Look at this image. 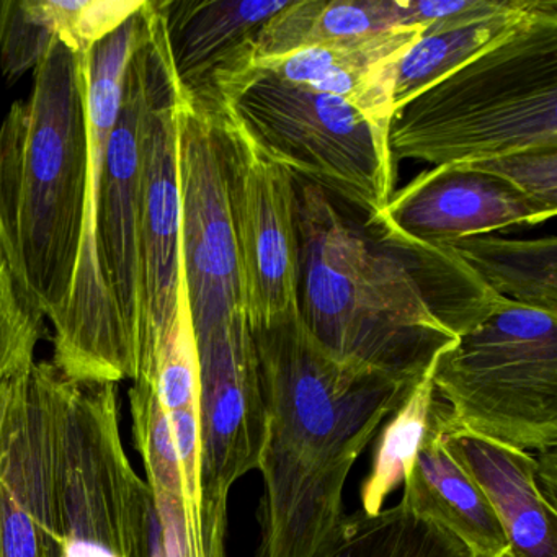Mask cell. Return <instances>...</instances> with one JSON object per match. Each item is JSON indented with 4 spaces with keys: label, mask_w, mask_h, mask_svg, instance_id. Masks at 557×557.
Returning a JSON list of instances; mask_svg holds the SVG:
<instances>
[{
    "label": "cell",
    "mask_w": 557,
    "mask_h": 557,
    "mask_svg": "<svg viewBox=\"0 0 557 557\" xmlns=\"http://www.w3.org/2000/svg\"><path fill=\"white\" fill-rule=\"evenodd\" d=\"M223 109L231 110L296 181L321 188L367 220L394 194L387 128L342 97L250 67L227 89Z\"/></svg>",
    "instance_id": "cell-7"
},
{
    "label": "cell",
    "mask_w": 557,
    "mask_h": 557,
    "mask_svg": "<svg viewBox=\"0 0 557 557\" xmlns=\"http://www.w3.org/2000/svg\"><path fill=\"white\" fill-rule=\"evenodd\" d=\"M44 315L25 302L4 263L0 262V383L35 361L44 334Z\"/></svg>",
    "instance_id": "cell-25"
},
{
    "label": "cell",
    "mask_w": 557,
    "mask_h": 557,
    "mask_svg": "<svg viewBox=\"0 0 557 557\" xmlns=\"http://www.w3.org/2000/svg\"><path fill=\"white\" fill-rule=\"evenodd\" d=\"M249 331L267 409L253 557H324L355 461L417 383L332 357L299 311Z\"/></svg>",
    "instance_id": "cell-1"
},
{
    "label": "cell",
    "mask_w": 557,
    "mask_h": 557,
    "mask_svg": "<svg viewBox=\"0 0 557 557\" xmlns=\"http://www.w3.org/2000/svg\"><path fill=\"white\" fill-rule=\"evenodd\" d=\"M139 50L145 67L139 191L138 376L171 331L182 289L178 92L159 0L143 5ZM136 376V377H138Z\"/></svg>",
    "instance_id": "cell-9"
},
{
    "label": "cell",
    "mask_w": 557,
    "mask_h": 557,
    "mask_svg": "<svg viewBox=\"0 0 557 557\" xmlns=\"http://www.w3.org/2000/svg\"><path fill=\"white\" fill-rule=\"evenodd\" d=\"M466 165L505 182L536 203L557 210V148L531 149Z\"/></svg>",
    "instance_id": "cell-26"
},
{
    "label": "cell",
    "mask_w": 557,
    "mask_h": 557,
    "mask_svg": "<svg viewBox=\"0 0 557 557\" xmlns=\"http://www.w3.org/2000/svg\"><path fill=\"white\" fill-rule=\"evenodd\" d=\"M289 0H159L182 102L223 110L227 89L256 63L267 22Z\"/></svg>",
    "instance_id": "cell-15"
},
{
    "label": "cell",
    "mask_w": 557,
    "mask_h": 557,
    "mask_svg": "<svg viewBox=\"0 0 557 557\" xmlns=\"http://www.w3.org/2000/svg\"><path fill=\"white\" fill-rule=\"evenodd\" d=\"M61 373L32 361L0 383V557H58L57 491Z\"/></svg>",
    "instance_id": "cell-11"
},
{
    "label": "cell",
    "mask_w": 557,
    "mask_h": 557,
    "mask_svg": "<svg viewBox=\"0 0 557 557\" xmlns=\"http://www.w3.org/2000/svg\"><path fill=\"white\" fill-rule=\"evenodd\" d=\"M556 213L498 178L466 164H448L422 172L391 195L363 226L384 243L440 246L508 227L536 226Z\"/></svg>",
    "instance_id": "cell-14"
},
{
    "label": "cell",
    "mask_w": 557,
    "mask_h": 557,
    "mask_svg": "<svg viewBox=\"0 0 557 557\" xmlns=\"http://www.w3.org/2000/svg\"><path fill=\"white\" fill-rule=\"evenodd\" d=\"M132 557H164L161 523H159L158 511H156L154 498H151V504L139 523Z\"/></svg>",
    "instance_id": "cell-27"
},
{
    "label": "cell",
    "mask_w": 557,
    "mask_h": 557,
    "mask_svg": "<svg viewBox=\"0 0 557 557\" xmlns=\"http://www.w3.org/2000/svg\"><path fill=\"white\" fill-rule=\"evenodd\" d=\"M409 27L403 0H289L260 32L256 61Z\"/></svg>",
    "instance_id": "cell-20"
},
{
    "label": "cell",
    "mask_w": 557,
    "mask_h": 557,
    "mask_svg": "<svg viewBox=\"0 0 557 557\" xmlns=\"http://www.w3.org/2000/svg\"><path fill=\"white\" fill-rule=\"evenodd\" d=\"M296 188L299 318L337 360L419 383L458 335L403 256L321 188L299 181Z\"/></svg>",
    "instance_id": "cell-4"
},
{
    "label": "cell",
    "mask_w": 557,
    "mask_h": 557,
    "mask_svg": "<svg viewBox=\"0 0 557 557\" xmlns=\"http://www.w3.org/2000/svg\"><path fill=\"white\" fill-rule=\"evenodd\" d=\"M495 295L557 314V240L474 236L440 244Z\"/></svg>",
    "instance_id": "cell-22"
},
{
    "label": "cell",
    "mask_w": 557,
    "mask_h": 557,
    "mask_svg": "<svg viewBox=\"0 0 557 557\" xmlns=\"http://www.w3.org/2000/svg\"><path fill=\"white\" fill-rule=\"evenodd\" d=\"M214 115L226 151L244 315L256 327L298 311V188L231 110Z\"/></svg>",
    "instance_id": "cell-10"
},
{
    "label": "cell",
    "mask_w": 557,
    "mask_h": 557,
    "mask_svg": "<svg viewBox=\"0 0 557 557\" xmlns=\"http://www.w3.org/2000/svg\"><path fill=\"white\" fill-rule=\"evenodd\" d=\"M89 177L87 54L57 44L0 125V262L51 324L73 292Z\"/></svg>",
    "instance_id": "cell-3"
},
{
    "label": "cell",
    "mask_w": 557,
    "mask_h": 557,
    "mask_svg": "<svg viewBox=\"0 0 557 557\" xmlns=\"http://www.w3.org/2000/svg\"><path fill=\"white\" fill-rule=\"evenodd\" d=\"M557 9V0H510L504 11L465 24L426 28L413 44L374 73L361 113L389 128L397 109L513 34L521 25Z\"/></svg>",
    "instance_id": "cell-16"
},
{
    "label": "cell",
    "mask_w": 557,
    "mask_h": 557,
    "mask_svg": "<svg viewBox=\"0 0 557 557\" xmlns=\"http://www.w3.org/2000/svg\"><path fill=\"white\" fill-rule=\"evenodd\" d=\"M471 557H492V556H479V554H472ZM497 557H513V556H511L510 550H508V553L502 554V556H497Z\"/></svg>",
    "instance_id": "cell-28"
},
{
    "label": "cell",
    "mask_w": 557,
    "mask_h": 557,
    "mask_svg": "<svg viewBox=\"0 0 557 557\" xmlns=\"http://www.w3.org/2000/svg\"><path fill=\"white\" fill-rule=\"evenodd\" d=\"M556 318L502 299L436 358L449 430L523 451L557 448Z\"/></svg>",
    "instance_id": "cell-6"
},
{
    "label": "cell",
    "mask_w": 557,
    "mask_h": 557,
    "mask_svg": "<svg viewBox=\"0 0 557 557\" xmlns=\"http://www.w3.org/2000/svg\"><path fill=\"white\" fill-rule=\"evenodd\" d=\"M448 531L416 517L403 504L380 513L345 518L341 536L324 557H471Z\"/></svg>",
    "instance_id": "cell-24"
},
{
    "label": "cell",
    "mask_w": 557,
    "mask_h": 557,
    "mask_svg": "<svg viewBox=\"0 0 557 557\" xmlns=\"http://www.w3.org/2000/svg\"><path fill=\"white\" fill-rule=\"evenodd\" d=\"M143 5L87 53L86 221L73 292L53 324L51 361L71 380L119 384L138 376Z\"/></svg>",
    "instance_id": "cell-2"
},
{
    "label": "cell",
    "mask_w": 557,
    "mask_h": 557,
    "mask_svg": "<svg viewBox=\"0 0 557 557\" xmlns=\"http://www.w3.org/2000/svg\"><path fill=\"white\" fill-rule=\"evenodd\" d=\"M448 413L438 416L404 481L400 504L422 520L432 521L461 541L472 554L497 557L508 553L507 537L474 479L443 445Z\"/></svg>",
    "instance_id": "cell-18"
},
{
    "label": "cell",
    "mask_w": 557,
    "mask_h": 557,
    "mask_svg": "<svg viewBox=\"0 0 557 557\" xmlns=\"http://www.w3.org/2000/svg\"><path fill=\"white\" fill-rule=\"evenodd\" d=\"M200 373L201 505L227 517L231 487L259 469L267 409L256 347L244 312L195 335Z\"/></svg>",
    "instance_id": "cell-13"
},
{
    "label": "cell",
    "mask_w": 557,
    "mask_h": 557,
    "mask_svg": "<svg viewBox=\"0 0 557 557\" xmlns=\"http://www.w3.org/2000/svg\"><path fill=\"white\" fill-rule=\"evenodd\" d=\"M182 278L195 335L244 312L226 151L214 113L178 106Z\"/></svg>",
    "instance_id": "cell-12"
},
{
    "label": "cell",
    "mask_w": 557,
    "mask_h": 557,
    "mask_svg": "<svg viewBox=\"0 0 557 557\" xmlns=\"http://www.w3.org/2000/svg\"><path fill=\"white\" fill-rule=\"evenodd\" d=\"M442 440L484 492L511 556L557 557V502L544 492L536 455L461 430Z\"/></svg>",
    "instance_id": "cell-17"
},
{
    "label": "cell",
    "mask_w": 557,
    "mask_h": 557,
    "mask_svg": "<svg viewBox=\"0 0 557 557\" xmlns=\"http://www.w3.org/2000/svg\"><path fill=\"white\" fill-rule=\"evenodd\" d=\"M57 491L58 557H132L152 492L126 456L115 383L61 376Z\"/></svg>",
    "instance_id": "cell-8"
},
{
    "label": "cell",
    "mask_w": 557,
    "mask_h": 557,
    "mask_svg": "<svg viewBox=\"0 0 557 557\" xmlns=\"http://www.w3.org/2000/svg\"><path fill=\"white\" fill-rule=\"evenodd\" d=\"M143 4L145 0H2L0 73L8 83H17L57 44L87 54Z\"/></svg>",
    "instance_id": "cell-19"
},
{
    "label": "cell",
    "mask_w": 557,
    "mask_h": 557,
    "mask_svg": "<svg viewBox=\"0 0 557 557\" xmlns=\"http://www.w3.org/2000/svg\"><path fill=\"white\" fill-rule=\"evenodd\" d=\"M425 34L423 27L397 28L373 37L299 48L256 61L252 67L319 94L342 97L361 112L374 73L384 61Z\"/></svg>",
    "instance_id": "cell-21"
},
{
    "label": "cell",
    "mask_w": 557,
    "mask_h": 557,
    "mask_svg": "<svg viewBox=\"0 0 557 557\" xmlns=\"http://www.w3.org/2000/svg\"><path fill=\"white\" fill-rule=\"evenodd\" d=\"M440 407L442 400L436 397L430 368L396 412L391 413L377 435L371 469L361 484L363 513H380L386 498L404 484L420 446L435 423Z\"/></svg>",
    "instance_id": "cell-23"
},
{
    "label": "cell",
    "mask_w": 557,
    "mask_h": 557,
    "mask_svg": "<svg viewBox=\"0 0 557 557\" xmlns=\"http://www.w3.org/2000/svg\"><path fill=\"white\" fill-rule=\"evenodd\" d=\"M387 143L435 168L557 148V9L404 103Z\"/></svg>",
    "instance_id": "cell-5"
}]
</instances>
